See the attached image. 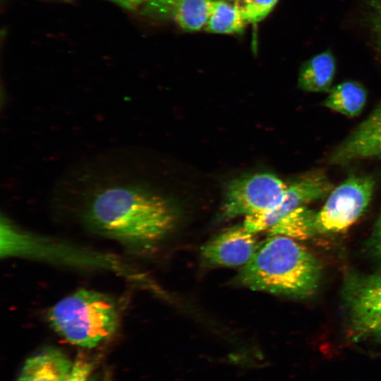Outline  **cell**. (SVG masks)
<instances>
[{
    "label": "cell",
    "instance_id": "6da1fadb",
    "mask_svg": "<svg viewBox=\"0 0 381 381\" xmlns=\"http://www.w3.org/2000/svg\"><path fill=\"white\" fill-rule=\"evenodd\" d=\"M84 221L101 236L138 247L163 238L174 228L176 214L158 195L131 185H114L94 195Z\"/></svg>",
    "mask_w": 381,
    "mask_h": 381
},
{
    "label": "cell",
    "instance_id": "7a4b0ae2",
    "mask_svg": "<svg viewBox=\"0 0 381 381\" xmlns=\"http://www.w3.org/2000/svg\"><path fill=\"white\" fill-rule=\"evenodd\" d=\"M321 274L319 261L296 240L274 235L258 243L238 282L253 290L306 298L315 294Z\"/></svg>",
    "mask_w": 381,
    "mask_h": 381
},
{
    "label": "cell",
    "instance_id": "3957f363",
    "mask_svg": "<svg viewBox=\"0 0 381 381\" xmlns=\"http://www.w3.org/2000/svg\"><path fill=\"white\" fill-rule=\"evenodd\" d=\"M119 310L109 295L90 289H79L62 298L47 313L50 327L69 343L94 348L116 332Z\"/></svg>",
    "mask_w": 381,
    "mask_h": 381
},
{
    "label": "cell",
    "instance_id": "277c9868",
    "mask_svg": "<svg viewBox=\"0 0 381 381\" xmlns=\"http://www.w3.org/2000/svg\"><path fill=\"white\" fill-rule=\"evenodd\" d=\"M341 296L353 339L381 344V272H348Z\"/></svg>",
    "mask_w": 381,
    "mask_h": 381
},
{
    "label": "cell",
    "instance_id": "5b68a950",
    "mask_svg": "<svg viewBox=\"0 0 381 381\" xmlns=\"http://www.w3.org/2000/svg\"><path fill=\"white\" fill-rule=\"evenodd\" d=\"M375 181L370 175H349L333 188L314 216L315 234L343 231L353 224L369 205Z\"/></svg>",
    "mask_w": 381,
    "mask_h": 381
},
{
    "label": "cell",
    "instance_id": "8992f818",
    "mask_svg": "<svg viewBox=\"0 0 381 381\" xmlns=\"http://www.w3.org/2000/svg\"><path fill=\"white\" fill-rule=\"evenodd\" d=\"M286 187L284 181L272 173L236 179L227 186L222 217L232 219L261 213L273 205Z\"/></svg>",
    "mask_w": 381,
    "mask_h": 381
},
{
    "label": "cell",
    "instance_id": "52a82bcc",
    "mask_svg": "<svg viewBox=\"0 0 381 381\" xmlns=\"http://www.w3.org/2000/svg\"><path fill=\"white\" fill-rule=\"evenodd\" d=\"M333 188L332 183L324 174L306 176L287 186L269 209L245 217L243 224L248 231L254 234L267 231L279 220L298 207L327 197Z\"/></svg>",
    "mask_w": 381,
    "mask_h": 381
},
{
    "label": "cell",
    "instance_id": "ba28073f",
    "mask_svg": "<svg viewBox=\"0 0 381 381\" xmlns=\"http://www.w3.org/2000/svg\"><path fill=\"white\" fill-rule=\"evenodd\" d=\"M258 243L255 234L236 225L220 233L201 248V255L209 265H245L253 255Z\"/></svg>",
    "mask_w": 381,
    "mask_h": 381
},
{
    "label": "cell",
    "instance_id": "9c48e42d",
    "mask_svg": "<svg viewBox=\"0 0 381 381\" xmlns=\"http://www.w3.org/2000/svg\"><path fill=\"white\" fill-rule=\"evenodd\" d=\"M381 158V103L329 157L332 164Z\"/></svg>",
    "mask_w": 381,
    "mask_h": 381
},
{
    "label": "cell",
    "instance_id": "30bf717a",
    "mask_svg": "<svg viewBox=\"0 0 381 381\" xmlns=\"http://www.w3.org/2000/svg\"><path fill=\"white\" fill-rule=\"evenodd\" d=\"M73 364L61 350L49 347L25 361L16 381H66Z\"/></svg>",
    "mask_w": 381,
    "mask_h": 381
},
{
    "label": "cell",
    "instance_id": "8fae6325",
    "mask_svg": "<svg viewBox=\"0 0 381 381\" xmlns=\"http://www.w3.org/2000/svg\"><path fill=\"white\" fill-rule=\"evenodd\" d=\"M336 71V61L330 51L321 52L301 67L298 78V87L306 92L325 93L332 88Z\"/></svg>",
    "mask_w": 381,
    "mask_h": 381
},
{
    "label": "cell",
    "instance_id": "7c38bea8",
    "mask_svg": "<svg viewBox=\"0 0 381 381\" xmlns=\"http://www.w3.org/2000/svg\"><path fill=\"white\" fill-rule=\"evenodd\" d=\"M367 101L365 87L356 81H345L332 87L322 102L325 107L348 117L358 116Z\"/></svg>",
    "mask_w": 381,
    "mask_h": 381
},
{
    "label": "cell",
    "instance_id": "4fadbf2b",
    "mask_svg": "<svg viewBox=\"0 0 381 381\" xmlns=\"http://www.w3.org/2000/svg\"><path fill=\"white\" fill-rule=\"evenodd\" d=\"M217 0H176L167 14L186 31L205 28Z\"/></svg>",
    "mask_w": 381,
    "mask_h": 381
},
{
    "label": "cell",
    "instance_id": "5bb4252c",
    "mask_svg": "<svg viewBox=\"0 0 381 381\" xmlns=\"http://www.w3.org/2000/svg\"><path fill=\"white\" fill-rule=\"evenodd\" d=\"M315 210L301 206L288 214L272 227L268 236L279 235L295 240H306L315 235L314 229Z\"/></svg>",
    "mask_w": 381,
    "mask_h": 381
},
{
    "label": "cell",
    "instance_id": "9a60e30c",
    "mask_svg": "<svg viewBox=\"0 0 381 381\" xmlns=\"http://www.w3.org/2000/svg\"><path fill=\"white\" fill-rule=\"evenodd\" d=\"M246 23L234 1L217 0L205 30L212 33H241Z\"/></svg>",
    "mask_w": 381,
    "mask_h": 381
},
{
    "label": "cell",
    "instance_id": "2e32d148",
    "mask_svg": "<svg viewBox=\"0 0 381 381\" xmlns=\"http://www.w3.org/2000/svg\"><path fill=\"white\" fill-rule=\"evenodd\" d=\"M278 0H234V3L246 23H255L264 19Z\"/></svg>",
    "mask_w": 381,
    "mask_h": 381
},
{
    "label": "cell",
    "instance_id": "e0dca14e",
    "mask_svg": "<svg viewBox=\"0 0 381 381\" xmlns=\"http://www.w3.org/2000/svg\"><path fill=\"white\" fill-rule=\"evenodd\" d=\"M366 4L370 28L381 44V0H366Z\"/></svg>",
    "mask_w": 381,
    "mask_h": 381
},
{
    "label": "cell",
    "instance_id": "ac0fdd59",
    "mask_svg": "<svg viewBox=\"0 0 381 381\" xmlns=\"http://www.w3.org/2000/svg\"><path fill=\"white\" fill-rule=\"evenodd\" d=\"M368 253L381 267V210L367 243Z\"/></svg>",
    "mask_w": 381,
    "mask_h": 381
},
{
    "label": "cell",
    "instance_id": "d6986e66",
    "mask_svg": "<svg viewBox=\"0 0 381 381\" xmlns=\"http://www.w3.org/2000/svg\"><path fill=\"white\" fill-rule=\"evenodd\" d=\"M93 365L90 361L78 358L73 361L71 373L66 381H93Z\"/></svg>",
    "mask_w": 381,
    "mask_h": 381
},
{
    "label": "cell",
    "instance_id": "ffe728a7",
    "mask_svg": "<svg viewBox=\"0 0 381 381\" xmlns=\"http://www.w3.org/2000/svg\"><path fill=\"white\" fill-rule=\"evenodd\" d=\"M176 0H149L146 4L148 11L160 14H167L171 6Z\"/></svg>",
    "mask_w": 381,
    "mask_h": 381
},
{
    "label": "cell",
    "instance_id": "44dd1931",
    "mask_svg": "<svg viewBox=\"0 0 381 381\" xmlns=\"http://www.w3.org/2000/svg\"><path fill=\"white\" fill-rule=\"evenodd\" d=\"M116 4L128 10H133L143 4H145L149 0H110Z\"/></svg>",
    "mask_w": 381,
    "mask_h": 381
}]
</instances>
